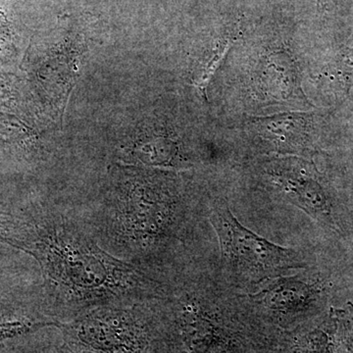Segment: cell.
Here are the masks:
<instances>
[{"instance_id": "cell-1", "label": "cell", "mask_w": 353, "mask_h": 353, "mask_svg": "<svg viewBox=\"0 0 353 353\" xmlns=\"http://www.w3.org/2000/svg\"><path fill=\"white\" fill-rule=\"evenodd\" d=\"M211 223L219 236L223 256L236 270L271 273L297 263L299 255L294 250L274 245L243 227L226 204L216 206Z\"/></svg>"}, {"instance_id": "cell-2", "label": "cell", "mask_w": 353, "mask_h": 353, "mask_svg": "<svg viewBox=\"0 0 353 353\" xmlns=\"http://www.w3.org/2000/svg\"><path fill=\"white\" fill-rule=\"evenodd\" d=\"M85 345L108 353H138L145 345V333L134 320L121 316H94L76 327Z\"/></svg>"}, {"instance_id": "cell-3", "label": "cell", "mask_w": 353, "mask_h": 353, "mask_svg": "<svg viewBox=\"0 0 353 353\" xmlns=\"http://www.w3.org/2000/svg\"><path fill=\"white\" fill-rule=\"evenodd\" d=\"M176 148L172 139L166 138H148L139 139L127 148L129 159L153 166L173 165L176 157Z\"/></svg>"}, {"instance_id": "cell-4", "label": "cell", "mask_w": 353, "mask_h": 353, "mask_svg": "<svg viewBox=\"0 0 353 353\" xmlns=\"http://www.w3.org/2000/svg\"><path fill=\"white\" fill-rule=\"evenodd\" d=\"M308 296L309 292L306 285L299 282L282 280L265 290L262 301L270 307L292 309L305 303Z\"/></svg>"}, {"instance_id": "cell-5", "label": "cell", "mask_w": 353, "mask_h": 353, "mask_svg": "<svg viewBox=\"0 0 353 353\" xmlns=\"http://www.w3.org/2000/svg\"><path fill=\"white\" fill-rule=\"evenodd\" d=\"M285 190L290 194L299 196V201L304 203L306 208L313 212H324L327 211L326 199L319 185L316 183L303 182L299 183V179L284 178Z\"/></svg>"}, {"instance_id": "cell-6", "label": "cell", "mask_w": 353, "mask_h": 353, "mask_svg": "<svg viewBox=\"0 0 353 353\" xmlns=\"http://www.w3.org/2000/svg\"><path fill=\"white\" fill-rule=\"evenodd\" d=\"M234 39L233 36H227L224 39H221L219 43L217 44L214 50V54L212 58L209 60L208 66L205 67L203 73L201 78L194 83V85L199 88V92L205 101H208V88L209 83H210L211 78L220 66L221 62L223 61L227 53L231 50L233 46Z\"/></svg>"}, {"instance_id": "cell-7", "label": "cell", "mask_w": 353, "mask_h": 353, "mask_svg": "<svg viewBox=\"0 0 353 353\" xmlns=\"http://www.w3.org/2000/svg\"><path fill=\"white\" fill-rule=\"evenodd\" d=\"M44 326V324H32L30 322L22 321H0V341L6 339L12 338L27 333L34 328H39Z\"/></svg>"}, {"instance_id": "cell-8", "label": "cell", "mask_w": 353, "mask_h": 353, "mask_svg": "<svg viewBox=\"0 0 353 353\" xmlns=\"http://www.w3.org/2000/svg\"><path fill=\"white\" fill-rule=\"evenodd\" d=\"M323 2H324V0H318V6H321Z\"/></svg>"}]
</instances>
